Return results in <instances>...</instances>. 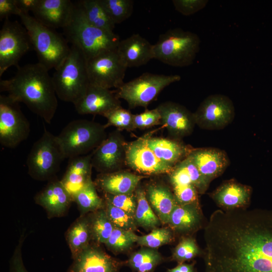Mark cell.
<instances>
[{
	"label": "cell",
	"instance_id": "18",
	"mask_svg": "<svg viewBox=\"0 0 272 272\" xmlns=\"http://www.w3.org/2000/svg\"><path fill=\"white\" fill-rule=\"evenodd\" d=\"M119 265L98 244L91 243L73 259L67 272H118Z\"/></svg>",
	"mask_w": 272,
	"mask_h": 272
},
{
	"label": "cell",
	"instance_id": "4",
	"mask_svg": "<svg viewBox=\"0 0 272 272\" xmlns=\"http://www.w3.org/2000/svg\"><path fill=\"white\" fill-rule=\"evenodd\" d=\"M55 70L52 79L57 97L75 104L90 85L85 55L78 47L71 45L68 55Z\"/></svg>",
	"mask_w": 272,
	"mask_h": 272
},
{
	"label": "cell",
	"instance_id": "34",
	"mask_svg": "<svg viewBox=\"0 0 272 272\" xmlns=\"http://www.w3.org/2000/svg\"><path fill=\"white\" fill-rule=\"evenodd\" d=\"M161 260V255L157 250L144 247L133 253L128 262L132 268L138 272H150Z\"/></svg>",
	"mask_w": 272,
	"mask_h": 272
},
{
	"label": "cell",
	"instance_id": "43",
	"mask_svg": "<svg viewBox=\"0 0 272 272\" xmlns=\"http://www.w3.org/2000/svg\"><path fill=\"white\" fill-rule=\"evenodd\" d=\"M181 162L186 170L198 192L203 193L208 189L210 182L202 176L189 157L186 156Z\"/></svg>",
	"mask_w": 272,
	"mask_h": 272
},
{
	"label": "cell",
	"instance_id": "19",
	"mask_svg": "<svg viewBox=\"0 0 272 272\" xmlns=\"http://www.w3.org/2000/svg\"><path fill=\"white\" fill-rule=\"evenodd\" d=\"M34 200L46 211L49 218L64 216L73 202L61 181L56 177L48 181L36 194Z\"/></svg>",
	"mask_w": 272,
	"mask_h": 272
},
{
	"label": "cell",
	"instance_id": "8",
	"mask_svg": "<svg viewBox=\"0 0 272 272\" xmlns=\"http://www.w3.org/2000/svg\"><path fill=\"white\" fill-rule=\"evenodd\" d=\"M64 159L56 135L44 126L42 135L34 143L28 155V173L35 180L48 181L55 177Z\"/></svg>",
	"mask_w": 272,
	"mask_h": 272
},
{
	"label": "cell",
	"instance_id": "13",
	"mask_svg": "<svg viewBox=\"0 0 272 272\" xmlns=\"http://www.w3.org/2000/svg\"><path fill=\"white\" fill-rule=\"evenodd\" d=\"M195 124L208 130L222 129L233 120L235 108L232 100L222 94L208 96L193 113Z\"/></svg>",
	"mask_w": 272,
	"mask_h": 272
},
{
	"label": "cell",
	"instance_id": "42",
	"mask_svg": "<svg viewBox=\"0 0 272 272\" xmlns=\"http://www.w3.org/2000/svg\"><path fill=\"white\" fill-rule=\"evenodd\" d=\"M133 122L134 129H143L161 124V117L156 107L152 110L147 109L140 114H134Z\"/></svg>",
	"mask_w": 272,
	"mask_h": 272
},
{
	"label": "cell",
	"instance_id": "35",
	"mask_svg": "<svg viewBox=\"0 0 272 272\" xmlns=\"http://www.w3.org/2000/svg\"><path fill=\"white\" fill-rule=\"evenodd\" d=\"M101 3L112 21L119 24L132 15L133 1L132 0H101Z\"/></svg>",
	"mask_w": 272,
	"mask_h": 272
},
{
	"label": "cell",
	"instance_id": "49",
	"mask_svg": "<svg viewBox=\"0 0 272 272\" xmlns=\"http://www.w3.org/2000/svg\"><path fill=\"white\" fill-rule=\"evenodd\" d=\"M166 272H193V266L191 264L181 263L176 267L168 269Z\"/></svg>",
	"mask_w": 272,
	"mask_h": 272
},
{
	"label": "cell",
	"instance_id": "6",
	"mask_svg": "<svg viewBox=\"0 0 272 272\" xmlns=\"http://www.w3.org/2000/svg\"><path fill=\"white\" fill-rule=\"evenodd\" d=\"M200 43L194 33L180 28L168 30L153 44L154 58L173 66H189L199 50Z\"/></svg>",
	"mask_w": 272,
	"mask_h": 272
},
{
	"label": "cell",
	"instance_id": "23",
	"mask_svg": "<svg viewBox=\"0 0 272 272\" xmlns=\"http://www.w3.org/2000/svg\"><path fill=\"white\" fill-rule=\"evenodd\" d=\"M117 51L127 68L145 65L154 58L153 45L138 34L120 40Z\"/></svg>",
	"mask_w": 272,
	"mask_h": 272
},
{
	"label": "cell",
	"instance_id": "28",
	"mask_svg": "<svg viewBox=\"0 0 272 272\" xmlns=\"http://www.w3.org/2000/svg\"><path fill=\"white\" fill-rule=\"evenodd\" d=\"M201 220L197 202L178 204L172 211L167 224L176 232L185 233L196 229L200 225Z\"/></svg>",
	"mask_w": 272,
	"mask_h": 272
},
{
	"label": "cell",
	"instance_id": "11",
	"mask_svg": "<svg viewBox=\"0 0 272 272\" xmlns=\"http://www.w3.org/2000/svg\"><path fill=\"white\" fill-rule=\"evenodd\" d=\"M19 103L8 95H0V143L8 148L18 146L30 132V124Z\"/></svg>",
	"mask_w": 272,
	"mask_h": 272
},
{
	"label": "cell",
	"instance_id": "17",
	"mask_svg": "<svg viewBox=\"0 0 272 272\" xmlns=\"http://www.w3.org/2000/svg\"><path fill=\"white\" fill-rule=\"evenodd\" d=\"M74 105L80 114H98L104 117L121 106L119 99L110 89L90 84L84 95Z\"/></svg>",
	"mask_w": 272,
	"mask_h": 272
},
{
	"label": "cell",
	"instance_id": "32",
	"mask_svg": "<svg viewBox=\"0 0 272 272\" xmlns=\"http://www.w3.org/2000/svg\"><path fill=\"white\" fill-rule=\"evenodd\" d=\"M87 214L92 241L98 245L105 244L114 229V226L104 208Z\"/></svg>",
	"mask_w": 272,
	"mask_h": 272
},
{
	"label": "cell",
	"instance_id": "36",
	"mask_svg": "<svg viewBox=\"0 0 272 272\" xmlns=\"http://www.w3.org/2000/svg\"><path fill=\"white\" fill-rule=\"evenodd\" d=\"M138 237L134 231L115 227L105 245L113 252H120L137 242Z\"/></svg>",
	"mask_w": 272,
	"mask_h": 272
},
{
	"label": "cell",
	"instance_id": "33",
	"mask_svg": "<svg viewBox=\"0 0 272 272\" xmlns=\"http://www.w3.org/2000/svg\"><path fill=\"white\" fill-rule=\"evenodd\" d=\"M81 214L84 215L104 208V199L97 193V188L92 181L78 193L73 198Z\"/></svg>",
	"mask_w": 272,
	"mask_h": 272
},
{
	"label": "cell",
	"instance_id": "44",
	"mask_svg": "<svg viewBox=\"0 0 272 272\" xmlns=\"http://www.w3.org/2000/svg\"><path fill=\"white\" fill-rule=\"evenodd\" d=\"M175 10L184 16H190L203 9L208 0H173Z\"/></svg>",
	"mask_w": 272,
	"mask_h": 272
},
{
	"label": "cell",
	"instance_id": "25",
	"mask_svg": "<svg viewBox=\"0 0 272 272\" xmlns=\"http://www.w3.org/2000/svg\"><path fill=\"white\" fill-rule=\"evenodd\" d=\"M251 194L250 186L231 180L219 186L211 197L219 206L231 210L245 207L250 201Z\"/></svg>",
	"mask_w": 272,
	"mask_h": 272
},
{
	"label": "cell",
	"instance_id": "3",
	"mask_svg": "<svg viewBox=\"0 0 272 272\" xmlns=\"http://www.w3.org/2000/svg\"><path fill=\"white\" fill-rule=\"evenodd\" d=\"M65 39L71 45L81 50L87 60L97 54L117 48L120 41L114 32H109L91 24L78 5L68 24L63 28Z\"/></svg>",
	"mask_w": 272,
	"mask_h": 272
},
{
	"label": "cell",
	"instance_id": "41",
	"mask_svg": "<svg viewBox=\"0 0 272 272\" xmlns=\"http://www.w3.org/2000/svg\"><path fill=\"white\" fill-rule=\"evenodd\" d=\"M199 253V249L194 240L191 238L183 239L176 246L173 251V258L182 262L190 260Z\"/></svg>",
	"mask_w": 272,
	"mask_h": 272
},
{
	"label": "cell",
	"instance_id": "46",
	"mask_svg": "<svg viewBox=\"0 0 272 272\" xmlns=\"http://www.w3.org/2000/svg\"><path fill=\"white\" fill-rule=\"evenodd\" d=\"M25 237V234L22 233L11 258L9 272H28L25 267L22 254V248Z\"/></svg>",
	"mask_w": 272,
	"mask_h": 272
},
{
	"label": "cell",
	"instance_id": "20",
	"mask_svg": "<svg viewBox=\"0 0 272 272\" xmlns=\"http://www.w3.org/2000/svg\"><path fill=\"white\" fill-rule=\"evenodd\" d=\"M75 7L70 0H39L32 13L43 25L53 29H63L69 23Z\"/></svg>",
	"mask_w": 272,
	"mask_h": 272
},
{
	"label": "cell",
	"instance_id": "47",
	"mask_svg": "<svg viewBox=\"0 0 272 272\" xmlns=\"http://www.w3.org/2000/svg\"><path fill=\"white\" fill-rule=\"evenodd\" d=\"M21 12L16 0H0V20L9 19L13 15L20 16Z\"/></svg>",
	"mask_w": 272,
	"mask_h": 272
},
{
	"label": "cell",
	"instance_id": "1",
	"mask_svg": "<svg viewBox=\"0 0 272 272\" xmlns=\"http://www.w3.org/2000/svg\"><path fill=\"white\" fill-rule=\"evenodd\" d=\"M205 272H272V210H218L204 232Z\"/></svg>",
	"mask_w": 272,
	"mask_h": 272
},
{
	"label": "cell",
	"instance_id": "31",
	"mask_svg": "<svg viewBox=\"0 0 272 272\" xmlns=\"http://www.w3.org/2000/svg\"><path fill=\"white\" fill-rule=\"evenodd\" d=\"M137 206L134 218L137 226L146 230H153L160 225V220L152 209L146 191L139 186L135 190Z\"/></svg>",
	"mask_w": 272,
	"mask_h": 272
},
{
	"label": "cell",
	"instance_id": "14",
	"mask_svg": "<svg viewBox=\"0 0 272 272\" xmlns=\"http://www.w3.org/2000/svg\"><path fill=\"white\" fill-rule=\"evenodd\" d=\"M126 143L120 130L115 129L110 132L92 152L93 168L100 173L121 170L125 164Z\"/></svg>",
	"mask_w": 272,
	"mask_h": 272
},
{
	"label": "cell",
	"instance_id": "40",
	"mask_svg": "<svg viewBox=\"0 0 272 272\" xmlns=\"http://www.w3.org/2000/svg\"><path fill=\"white\" fill-rule=\"evenodd\" d=\"M104 199L134 217L137 206L135 194H111L104 193Z\"/></svg>",
	"mask_w": 272,
	"mask_h": 272
},
{
	"label": "cell",
	"instance_id": "15",
	"mask_svg": "<svg viewBox=\"0 0 272 272\" xmlns=\"http://www.w3.org/2000/svg\"><path fill=\"white\" fill-rule=\"evenodd\" d=\"M147 137L148 133L126 143L125 164L133 170L146 175L170 173L174 167L157 158L148 146Z\"/></svg>",
	"mask_w": 272,
	"mask_h": 272
},
{
	"label": "cell",
	"instance_id": "7",
	"mask_svg": "<svg viewBox=\"0 0 272 272\" xmlns=\"http://www.w3.org/2000/svg\"><path fill=\"white\" fill-rule=\"evenodd\" d=\"M104 125L87 119L69 122L56 135L65 158L85 155L93 152L106 138Z\"/></svg>",
	"mask_w": 272,
	"mask_h": 272
},
{
	"label": "cell",
	"instance_id": "29",
	"mask_svg": "<svg viewBox=\"0 0 272 272\" xmlns=\"http://www.w3.org/2000/svg\"><path fill=\"white\" fill-rule=\"evenodd\" d=\"M65 239L73 259L91 243L92 237L88 214L80 215L71 225L66 232Z\"/></svg>",
	"mask_w": 272,
	"mask_h": 272
},
{
	"label": "cell",
	"instance_id": "37",
	"mask_svg": "<svg viewBox=\"0 0 272 272\" xmlns=\"http://www.w3.org/2000/svg\"><path fill=\"white\" fill-rule=\"evenodd\" d=\"M104 209L115 227L132 231L137 229V225L134 217L127 213L105 199Z\"/></svg>",
	"mask_w": 272,
	"mask_h": 272
},
{
	"label": "cell",
	"instance_id": "27",
	"mask_svg": "<svg viewBox=\"0 0 272 272\" xmlns=\"http://www.w3.org/2000/svg\"><path fill=\"white\" fill-rule=\"evenodd\" d=\"M147 199L163 224H167L170 216L178 205L174 194L161 184H151L146 191Z\"/></svg>",
	"mask_w": 272,
	"mask_h": 272
},
{
	"label": "cell",
	"instance_id": "16",
	"mask_svg": "<svg viewBox=\"0 0 272 272\" xmlns=\"http://www.w3.org/2000/svg\"><path fill=\"white\" fill-rule=\"evenodd\" d=\"M161 117V124L175 140L190 135L195 124L193 113L176 102L166 101L157 107Z\"/></svg>",
	"mask_w": 272,
	"mask_h": 272
},
{
	"label": "cell",
	"instance_id": "30",
	"mask_svg": "<svg viewBox=\"0 0 272 272\" xmlns=\"http://www.w3.org/2000/svg\"><path fill=\"white\" fill-rule=\"evenodd\" d=\"M79 4L89 23L106 31L113 32L115 24L108 15L101 0H83Z\"/></svg>",
	"mask_w": 272,
	"mask_h": 272
},
{
	"label": "cell",
	"instance_id": "39",
	"mask_svg": "<svg viewBox=\"0 0 272 272\" xmlns=\"http://www.w3.org/2000/svg\"><path fill=\"white\" fill-rule=\"evenodd\" d=\"M173 234L170 229L157 228L147 235L138 236L137 243L141 246L151 248H156L170 242Z\"/></svg>",
	"mask_w": 272,
	"mask_h": 272
},
{
	"label": "cell",
	"instance_id": "24",
	"mask_svg": "<svg viewBox=\"0 0 272 272\" xmlns=\"http://www.w3.org/2000/svg\"><path fill=\"white\" fill-rule=\"evenodd\" d=\"M145 178V176L121 170L100 173L94 182L97 189H100L104 193L130 194L135 191L140 182Z\"/></svg>",
	"mask_w": 272,
	"mask_h": 272
},
{
	"label": "cell",
	"instance_id": "12",
	"mask_svg": "<svg viewBox=\"0 0 272 272\" xmlns=\"http://www.w3.org/2000/svg\"><path fill=\"white\" fill-rule=\"evenodd\" d=\"M32 44L26 29L17 21L5 20L0 30V77L9 67L17 68Z\"/></svg>",
	"mask_w": 272,
	"mask_h": 272
},
{
	"label": "cell",
	"instance_id": "10",
	"mask_svg": "<svg viewBox=\"0 0 272 272\" xmlns=\"http://www.w3.org/2000/svg\"><path fill=\"white\" fill-rule=\"evenodd\" d=\"M90 84L110 89L124 83L127 67L120 58L117 48L103 51L87 60Z\"/></svg>",
	"mask_w": 272,
	"mask_h": 272
},
{
	"label": "cell",
	"instance_id": "9",
	"mask_svg": "<svg viewBox=\"0 0 272 272\" xmlns=\"http://www.w3.org/2000/svg\"><path fill=\"white\" fill-rule=\"evenodd\" d=\"M180 79L178 75L145 73L124 83L117 89L115 94L118 98L124 100L130 108H147L164 88Z\"/></svg>",
	"mask_w": 272,
	"mask_h": 272
},
{
	"label": "cell",
	"instance_id": "21",
	"mask_svg": "<svg viewBox=\"0 0 272 272\" xmlns=\"http://www.w3.org/2000/svg\"><path fill=\"white\" fill-rule=\"evenodd\" d=\"M187 156L210 182L220 176L230 164L226 152L217 148L191 149Z\"/></svg>",
	"mask_w": 272,
	"mask_h": 272
},
{
	"label": "cell",
	"instance_id": "26",
	"mask_svg": "<svg viewBox=\"0 0 272 272\" xmlns=\"http://www.w3.org/2000/svg\"><path fill=\"white\" fill-rule=\"evenodd\" d=\"M147 144L159 159L173 167L186 157L191 149L175 139L153 137L150 133Z\"/></svg>",
	"mask_w": 272,
	"mask_h": 272
},
{
	"label": "cell",
	"instance_id": "2",
	"mask_svg": "<svg viewBox=\"0 0 272 272\" xmlns=\"http://www.w3.org/2000/svg\"><path fill=\"white\" fill-rule=\"evenodd\" d=\"M15 76L1 80L0 91L14 101L25 104L34 113L50 124L58 102L52 77L38 62L19 66Z\"/></svg>",
	"mask_w": 272,
	"mask_h": 272
},
{
	"label": "cell",
	"instance_id": "5",
	"mask_svg": "<svg viewBox=\"0 0 272 272\" xmlns=\"http://www.w3.org/2000/svg\"><path fill=\"white\" fill-rule=\"evenodd\" d=\"M19 17L29 34L38 62L48 71L55 69L68 55L71 46L62 35L37 21L29 13Z\"/></svg>",
	"mask_w": 272,
	"mask_h": 272
},
{
	"label": "cell",
	"instance_id": "45",
	"mask_svg": "<svg viewBox=\"0 0 272 272\" xmlns=\"http://www.w3.org/2000/svg\"><path fill=\"white\" fill-rule=\"evenodd\" d=\"M174 195L179 205L189 204L197 202V193L193 185L173 187Z\"/></svg>",
	"mask_w": 272,
	"mask_h": 272
},
{
	"label": "cell",
	"instance_id": "38",
	"mask_svg": "<svg viewBox=\"0 0 272 272\" xmlns=\"http://www.w3.org/2000/svg\"><path fill=\"white\" fill-rule=\"evenodd\" d=\"M133 115L129 110L121 106L117 108L105 115L107 121L104 125V127L106 128L109 126H114L120 131H133L135 130L133 122Z\"/></svg>",
	"mask_w": 272,
	"mask_h": 272
},
{
	"label": "cell",
	"instance_id": "22",
	"mask_svg": "<svg viewBox=\"0 0 272 272\" xmlns=\"http://www.w3.org/2000/svg\"><path fill=\"white\" fill-rule=\"evenodd\" d=\"M92 156V152L69 159L66 171L60 181L73 201L78 193L93 181Z\"/></svg>",
	"mask_w": 272,
	"mask_h": 272
},
{
	"label": "cell",
	"instance_id": "48",
	"mask_svg": "<svg viewBox=\"0 0 272 272\" xmlns=\"http://www.w3.org/2000/svg\"><path fill=\"white\" fill-rule=\"evenodd\" d=\"M17 6L22 13L33 12L37 7L39 0H16ZM21 13V14H22Z\"/></svg>",
	"mask_w": 272,
	"mask_h": 272
}]
</instances>
